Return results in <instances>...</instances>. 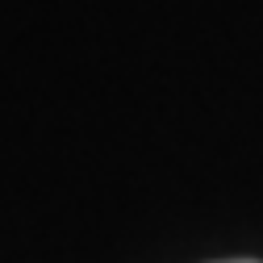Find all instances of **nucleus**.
Returning <instances> with one entry per match:
<instances>
[{
  "instance_id": "nucleus-1",
  "label": "nucleus",
  "mask_w": 263,
  "mask_h": 263,
  "mask_svg": "<svg viewBox=\"0 0 263 263\" xmlns=\"http://www.w3.org/2000/svg\"><path fill=\"white\" fill-rule=\"evenodd\" d=\"M226 263H255V259H226Z\"/></svg>"
}]
</instances>
